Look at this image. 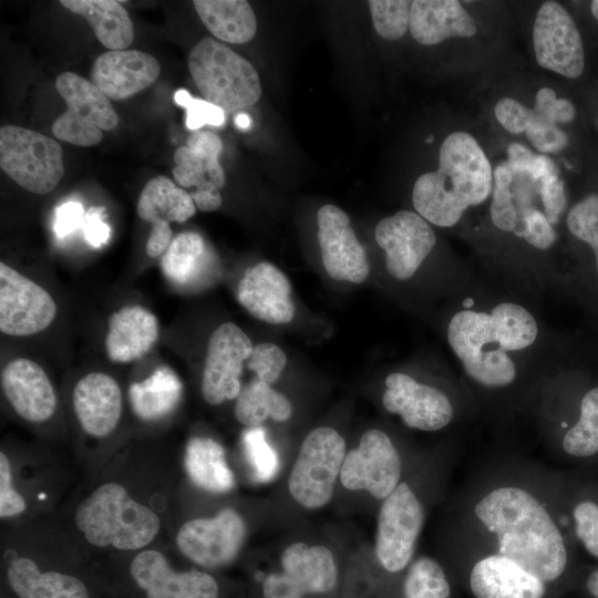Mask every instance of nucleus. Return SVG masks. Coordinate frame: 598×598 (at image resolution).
Wrapping results in <instances>:
<instances>
[{"label": "nucleus", "mask_w": 598, "mask_h": 598, "mask_svg": "<svg viewBox=\"0 0 598 598\" xmlns=\"http://www.w3.org/2000/svg\"><path fill=\"white\" fill-rule=\"evenodd\" d=\"M234 413L241 424L256 427L269 417L276 422L287 421L292 406L282 393L255 377L241 388Z\"/></svg>", "instance_id": "72a5a7b5"}, {"label": "nucleus", "mask_w": 598, "mask_h": 598, "mask_svg": "<svg viewBox=\"0 0 598 598\" xmlns=\"http://www.w3.org/2000/svg\"><path fill=\"white\" fill-rule=\"evenodd\" d=\"M403 592L405 598L414 596L448 598L451 587L439 563L430 557H420L412 563L406 573Z\"/></svg>", "instance_id": "4c0bfd02"}, {"label": "nucleus", "mask_w": 598, "mask_h": 598, "mask_svg": "<svg viewBox=\"0 0 598 598\" xmlns=\"http://www.w3.org/2000/svg\"><path fill=\"white\" fill-rule=\"evenodd\" d=\"M85 212L81 203L70 200L56 208L54 230L56 236L65 237L83 225Z\"/></svg>", "instance_id": "4d7b16f0"}, {"label": "nucleus", "mask_w": 598, "mask_h": 598, "mask_svg": "<svg viewBox=\"0 0 598 598\" xmlns=\"http://www.w3.org/2000/svg\"><path fill=\"white\" fill-rule=\"evenodd\" d=\"M249 337L234 322L218 326L209 337L200 390L212 405L237 399L244 362L252 351Z\"/></svg>", "instance_id": "dca6fc26"}, {"label": "nucleus", "mask_w": 598, "mask_h": 598, "mask_svg": "<svg viewBox=\"0 0 598 598\" xmlns=\"http://www.w3.org/2000/svg\"><path fill=\"white\" fill-rule=\"evenodd\" d=\"M6 584L14 598H95L79 575L43 569L29 557H16L6 568Z\"/></svg>", "instance_id": "393cba45"}, {"label": "nucleus", "mask_w": 598, "mask_h": 598, "mask_svg": "<svg viewBox=\"0 0 598 598\" xmlns=\"http://www.w3.org/2000/svg\"><path fill=\"white\" fill-rule=\"evenodd\" d=\"M537 63L568 79H577L585 68L580 33L568 11L556 1L544 2L533 27Z\"/></svg>", "instance_id": "ddd939ff"}, {"label": "nucleus", "mask_w": 598, "mask_h": 598, "mask_svg": "<svg viewBox=\"0 0 598 598\" xmlns=\"http://www.w3.org/2000/svg\"><path fill=\"white\" fill-rule=\"evenodd\" d=\"M2 391L18 415L44 422L55 412L58 400L45 371L25 358L9 361L1 370Z\"/></svg>", "instance_id": "4be33fe9"}, {"label": "nucleus", "mask_w": 598, "mask_h": 598, "mask_svg": "<svg viewBox=\"0 0 598 598\" xmlns=\"http://www.w3.org/2000/svg\"><path fill=\"white\" fill-rule=\"evenodd\" d=\"M25 501L13 488L11 466L7 455L0 453V516L12 517L23 513Z\"/></svg>", "instance_id": "864d4df0"}, {"label": "nucleus", "mask_w": 598, "mask_h": 598, "mask_svg": "<svg viewBox=\"0 0 598 598\" xmlns=\"http://www.w3.org/2000/svg\"><path fill=\"white\" fill-rule=\"evenodd\" d=\"M176 104L186 109V126L195 131L206 124L223 126L225 111L219 106L206 101L194 99L186 90H177L174 94Z\"/></svg>", "instance_id": "a18cd8bd"}, {"label": "nucleus", "mask_w": 598, "mask_h": 598, "mask_svg": "<svg viewBox=\"0 0 598 598\" xmlns=\"http://www.w3.org/2000/svg\"><path fill=\"white\" fill-rule=\"evenodd\" d=\"M476 598H543L545 582L499 554L480 559L471 570Z\"/></svg>", "instance_id": "a878e982"}, {"label": "nucleus", "mask_w": 598, "mask_h": 598, "mask_svg": "<svg viewBox=\"0 0 598 598\" xmlns=\"http://www.w3.org/2000/svg\"><path fill=\"white\" fill-rule=\"evenodd\" d=\"M68 110L102 131L116 127L118 115L110 99L92 82L73 72H63L55 81Z\"/></svg>", "instance_id": "7c9ffc66"}, {"label": "nucleus", "mask_w": 598, "mask_h": 598, "mask_svg": "<svg viewBox=\"0 0 598 598\" xmlns=\"http://www.w3.org/2000/svg\"><path fill=\"white\" fill-rule=\"evenodd\" d=\"M493 176L491 219L499 230L514 231L518 221V213L512 190L514 171L507 162L501 163L496 166Z\"/></svg>", "instance_id": "58836bf2"}, {"label": "nucleus", "mask_w": 598, "mask_h": 598, "mask_svg": "<svg viewBox=\"0 0 598 598\" xmlns=\"http://www.w3.org/2000/svg\"><path fill=\"white\" fill-rule=\"evenodd\" d=\"M318 241L327 274L334 280L362 283L370 275L365 251L341 208L324 205L317 213Z\"/></svg>", "instance_id": "a211bd4d"}, {"label": "nucleus", "mask_w": 598, "mask_h": 598, "mask_svg": "<svg viewBox=\"0 0 598 598\" xmlns=\"http://www.w3.org/2000/svg\"><path fill=\"white\" fill-rule=\"evenodd\" d=\"M534 113L550 123H569L576 117V109L567 99H557L553 89L544 86L538 90L533 107Z\"/></svg>", "instance_id": "de8ad7c7"}, {"label": "nucleus", "mask_w": 598, "mask_h": 598, "mask_svg": "<svg viewBox=\"0 0 598 598\" xmlns=\"http://www.w3.org/2000/svg\"><path fill=\"white\" fill-rule=\"evenodd\" d=\"M514 233L542 250L550 248L557 239L554 226L545 214L535 207H529L522 214Z\"/></svg>", "instance_id": "c03bdc74"}, {"label": "nucleus", "mask_w": 598, "mask_h": 598, "mask_svg": "<svg viewBox=\"0 0 598 598\" xmlns=\"http://www.w3.org/2000/svg\"><path fill=\"white\" fill-rule=\"evenodd\" d=\"M207 249L203 237L185 231L173 238L162 256L161 267L164 276L176 285H189L206 265Z\"/></svg>", "instance_id": "f704fd0d"}, {"label": "nucleus", "mask_w": 598, "mask_h": 598, "mask_svg": "<svg viewBox=\"0 0 598 598\" xmlns=\"http://www.w3.org/2000/svg\"><path fill=\"white\" fill-rule=\"evenodd\" d=\"M382 403L388 412L400 415L406 426L421 431L441 430L453 417L452 403L442 391L402 372L385 378Z\"/></svg>", "instance_id": "6ab92c4d"}, {"label": "nucleus", "mask_w": 598, "mask_h": 598, "mask_svg": "<svg viewBox=\"0 0 598 598\" xmlns=\"http://www.w3.org/2000/svg\"><path fill=\"white\" fill-rule=\"evenodd\" d=\"M494 113L499 124L512 134L526 132L535 117L533 109L511 97L501 99Z\"/></svg>", "instance_id": "3c124183"}, {"label": "nucleus", "mask_w": 598, "mask_h": 598, "mask_svg": "<svg viewBox=\"0 0 598 598\" xmlns=\"http://www.w3.org/2000/svg\"><path fill=\"white\" fill-rule=\"evenodd\" d=\"M287 276L276 266L261 261L248 268L237 287L238 302L256 319L289 323L296 313Z\"/></svg>", "instance_id": "412c9836"}, {"label": "nucleus", "mask_w": 598, "mask_h": 598, "mask_svg": "<svg viewBox=\"0 0 598 598\" xmlns=\"http://www.w3.org/2000/svg\"><path fill=\"white\" fill-rule=\"evenodd\" d=\"M409 29L413 39L424 45L470 38L477 32L474 19L456 0L412 1Z\"/></svg>", "instance_id": "bb28decb"}, {"label": "nucleus", "mask_w": 598, "mask_h": 598, "mask_svg": "<svg viewBox=\"0 0 598 598\" xmlns=\"http://www.w3.org/2000/svg\"><path fill=\"white\" fill-rule=\"evenodd\" d=\"M411 598H432V597L414 596V597H411Z\"/></svg>", "instance_id": "680f3d73"}, {"label": "nucleus", "mask_w": 598, "mask_h": 598, "mask_svg": "<svg viewBox=\"0 0 598 598\" xmlns=\"http://www.w3.org/2000/svg\"><path fill=\"white\" fill-rule=\"evenodd\" d=\"M400 477L398 450L385 432L372 429L346 454L339 478L347 489L365 491L374 498L384 499L400 484Z\"/></svg>", "instance_id": "f8f14e48"}, {"label": "nucleus", "mask_w": 598, "mask_h": 598, "mask_svg": "<svg viewBox=\"0 0 598 598\" xmlns=\"http://www.w3.org/2000/svg\"><path fill=\"white\" fill-rule=\"evenodd\" d=\"M185 468L194 484L210 492H227L235 485L223 446L209 437H192L185 452Z\"/></svg>", "instance_id": "473e14b6"}, {"label": "nucleus", "mask_w": 598, "mask_h": 598, "mask_svg": "<svg viewBox=\"0 0 598 598\" xmlns=\"http://www.w3.org/2000/svg\"><path fill=\"white\" fill-rule=\"evenodd\" d=\"M590 10L596 20H598V0H594L590 4Z\"/></svg>", "instance_id": "052dcab7"}, {"label": "nucleus", "mask_w": 598, "mask_h": 598, "mask_svg": "<svg viewBox=\"0 0 598 598\" xmlns=\"http://www.w3.org/2000/svg\"><path fill=\"white\" fill-rule=\"evenodd\" d=\"M576 534L587 551L598 558V504L585 501L574 509Z\"/></svg>", "instance_id": "8fccbe9b"}, {"label": "nucleus", "mask_w": 598, "mask_h": 598, "mask_svg": "<svg viewBox=\"0 0 598 598\" xmlns=\"http://www.w3.org/2000/svg\"><path fill=\"white\" fill-rule=\"evenodd\" d=\"M244 445L259 477L270 476L275 458H271L272 452L265 440L264 431L258 426L247 430L244 434Z\"/></svg>", "instance_id": "5fc2aeb1"}, {"label": "nucleus", "mask_w": 598, "mask_h": 598, "mask_svg": "<svg viewBox=\"0 0 598 598\" xmlns=\"http://www.w3.org/2000/svg\"><path fill=\"white\" fill-rule=\"evenodd\" d=\"M188 70L205 100L225 112L243 111L260 97L254 65L213 38L199 40L190 50Z\"/></svg>", "instance_id": "20e7f679"}, {"label": "nucleus", "mask_w": 598, "mask_h": 598, "mask_svg": "<svg viewBox=\"0 0 598 598\" xmlns=\"http://www.w3.org/2000/svg\"><path fill=\"white\" fill-rule=\"evenodd\" d=\"M539 196L544 206V214L548 221L556 225L566 208L565 183L559 178L558 172L539 181Z\"/></svg>", "instance_id": "603ef678"}, {"label": "nucleus", "mask_w": 598, "mask_h": 598, "mask_svg": "<svg viewBox=\"0 0 598 598\" xmlns=\"http://www.w3.org/2000/svg\"><path fill=\"white\" fill-rule=\"evenodd\" d=\"M374 237L385 252L388 272L399 280L413 277L436 243L429 223L411 210H399L381 219Z\"/></svg>", "instance_id": "f3484780"}, {"label": "nucleus", "mask_w": 598, "mask_h": 598, "mask_svg": "<svg viewBox=\"0 0 598 598\" xmlns=\"http://www.w3.org/2000/svg\"><path fill=\"white\" fill-rule=\"evenodd\" d=\"M60 144L33 130L0 128V166L19 186L38 195L53 190L64 175Z\"/></svg>", "instance_id": "423d86ee"}, {"label": "nucleus", "mask_w": 598, "mask_h": 598, "mask_svg": "<svg viewBox=\"0 0 598 598\" xmlns=\"http://www.w3.org/2000/svg\"><path fill=\"white\" fill-rule=\"evenodd\" d=\"M423 522L419 498L406 483H400L378 514L375 555L385 570L399 573L410 564Z\"/></svg>", "instance_id": "9d476101"}, {"label": "nucleus", "mask_w": 598, "mask_h": 598, "mask_svg": "<svg viewBox=\"0 0 598 598\" xmlns=\"http://www.w3.org/2000/svg\"><path fill=\"white\" fill-rule=\"evenodd\" d=\"M104 207H91L84 215L82 225L84 237L94 248H100L110 240L111 229L104 220Z\"/></svg>", "instance_id": "6e6d98bb"}, {"label": "nucleus", "mask_w": 598, "mask_h": 598, "mask_svg": "<svg viewBox=\"0 0 598 598\" xmlns=\"http://www.w3.org/2000/svg\"><path fill=\"white\" fill-rule=\"evenodd\" d=\"M525 133L529 143L542 153L559 152L568 143V136L563 130L536 114Z\"/></svg>", "instance_id": "09e8293b"}, {"label": "nucleus", "mask_w": 598, "mask_h": 598, "mask_svg": "<svg viewBox=\"0 0 598 598\" xmlns=\"http://www.w3.org/2000/svg\"><path fill=\"white\" fill-rule=\"evenodd\" d=\"M566 224L573 236L591 248L598 276V195L589 194L577 202L569 209Z\"/></svg>", "instance_id": "a19ab883"}, {"label": "nucleus", "mask_w": 598, "mask_h": 598, "mask_svg": "<svg viewBox=\"0 0 598 598\" xmlns=\"http://www.w3.org/2000/svg\"><path fill=\"white\" fill-rule=\"evenodd\" d=\"M286 364L287 357L283 350L271 342L255 346L247 360V368L256 374V378L270 385L280 378Z\"/></svg>", "instance_id": "37998d69"}, {"label": "nucleus", "mask_w": 598, "mask_h": 598, "mask_svg": "<svg viewBox=\"0 0 598 598\" xmlns=\"http://www.w3.org/2000/svg\"><path fill=\"white\" fill-rule=\"evenodd\" d=\"M281 570L266 575L264 598H306L326 595L338 585L339 569L332 551L321 545L293 543L280 557Z\"/></svg>", "instance_id": "6e6552de"}, {"label": "nucleus", "mask_w": 598, "mask_h": 598, "mask_svg": "<svg viewBox=\"0 0 598 598\" xmlns=\"http://www.w3.org/2000/svg\"><path fill=\"white\" fill-rule=\"evenodd\" d=\"M412 1L371 0L369 9L377 33L385 40L402 38L410 27Z\"/></svg>", "instance_id": "ea45409f"}, {"label": "nucleus", "mask_w": 598, "mask_h": 598, "mask_svg": "<svg viewBox=\"0 0 598 598\" xmlns=\"http://www.w3.org/2000/svg\"><path fill=\"white\" fill-rule=\"evenodd\" d=\"M183 384L168 367H159L146 379L134 382L128 389V399L134 413L142 420H158L178 404Z\"/></svg>", "instance_id": "2f4dec72"}, {"label": "nucleus", "mask_w": 598, "mask_h": 598, "mask_svg": "<svg viewBox=\"0 0 598 598\" xmlns=\"http://www.w3.org/2000/svg\"><path fill=\"white\" fill-rule=\"evenodd\" d=\"M158 338V321L142 306H127L113 312L109 319L105 350L115 363H130L141 359Z\"/></svg>", "instance_id": "cd10ccee"}, {"label": "nucleus", "mask_w": 598, "mask_h": 598, "mask_svg": "<svg viewBox=\"0 0 598 598\" xmlns=\"http://www.w3.org/2000/svg\"><path fill=\"white\" fill-rule=\"evenodd\" d=\"M563 447L575 457H589L598 452V386L582 396L579 419L566 432Z\"/></svg>", "instance_id": "e433bc0d"}, {"label": "nucleus", "mask_w": 598, "mask_h": 598, "mask_svg": "<svg viewBox=\"0 0 598 598\" xmlns=\"http://www.w3.org/2000/svg\"><path fill=\"white\" fill-rule=\"evenodd\" d=\"M194 8L208 31L230 43H246L257 31L254 10L245 0H195Z\"/></svg>", "instance_id": "c756f323"}, {"label": "nucleus", "mask_w": 598, "mask_h": 598, "mask_svg": "<svg viewBox=\"0 0 598 598\" xmlns=\"http://www.w3.org/2000/svg\"><path fill=\"white\" fill-rule=\"evenodd\" d=\"M138 216L152 224L146 241L148 257L163 255L173 240L171 223H185L196 213L190 193L171 178L158 175L143 187L137 200Z\"/></svg>", "instance_id": "aec40b11"}, {"label": "nucleus", "mask_w": 598, "mask_h": 598, "mask_svg": "<svg viewBox=\"0 0 598 598\" xmlns=\"http://www.w3.org/2000/svg\"><path fill=\"white\" fill-rule=\"evenodd\" d=\"M507 156V163L514 173H527L536 181L557 172L551 158L546 155H535L518 143H512L508 146Z\"/></svg>", "instance_id": "49530a36"}, {"label": "nucleus", "mask_w": 598, "mask_h": 598, "mask_svg": "<svg viewBox=\"0 0 598 598\" xmlns=\"http://www.w3.org/2000/svg\"><path fill=\"white\" fill-rule=\"evenodd\" d=\"M246 537L243 517L224 508L214 517L187 520L179 528L176 543L184 556L195 565L215 570L230 565Z\"/></svg>", "instance_id": "9b49d317"}, {"label": "nucleus", "mask_w": 598, "mask_h": 598, "mask_svg": "<svg viewBox=\"0 0 598 598\" xmlns=\"http://www.w3.org/2000/svg\"><path fill=\"white\" fill-rule=\"evenodd\" d=\"M55 137L76 146H93L103 138L102 130L68 110L51 126Z\"/></svg>", "instance_id": "79ce46f5"}, {"label": "nucleus", "mask_w": 598, "mask_h": 598, "mask_svg": "<svg viewBox=\"0 0 598 598\" xmlns=\"http://www.w3.org/2000/svg\"><path fill=\"white\" fill-rule=\"evenodd\" d=\"M161 65L153 55L138 50L102 53L91 69V81L110 99L125 100L153 84Z\"/></svg>", "instance_id": "5701e85b"}, {"label": "nucleus", "mask_w": 598, "mask_h": 598, "mask_svg": "<svg viewBox=\"0 0 598 598\" xmlns=\"http://www.w3.org/2000/svg\"><path fill=\"white\" fill-rule=\"evenodd\" d=\"M72 402L81 427L91 436L110 435L121 419V388L106 373L91 372L82 377L73 389Z\"/></svg>", "instance_id": "b1692460"}, {"label": "nucleus", "mask_w": 598, "mask_h": 598, "mask_svg": "<svg viewBox=\"0 0 598 598\" xmlns=\"http://www.w3.org/2000/svg\"><path fill=\"white\" fill-rule=\"evenodd\" d=\"M235 124L240 130H248L251 126V118L247 113L240 112L235 117Z\"/></svg>", "instance_id": "bf43d9fd"}, {"label": "nucleus", "mask_w": 598, "mask_h": 598, "mask_svg": "<svg viewBox=\"0 0 598 598\" xmlns=\"http://www.w3.org/2000/svg\"><path fill=\"white\" fill-rule=\"evenodd\" d=\"M493 187L491 164L476 140L457 131L442 143L439 168L414 183L412 203L420 216L439 227H452L471 206L484 203Z\"/></svg>", "instance_id": "f03ea898"}, {"label": "nucleus", "mask_w": 598, "mask_h": 598, "mask_svg": "<svg viewBox=\"0 0 598 598\" xmlns=\"http://www.w3.org/2000/svg\"><path fill=\"white\" fill-rule=\"evenodd\" d=\"M448 343L467 375L488 388L514 382L516 365L498 344L489 313L464 309L447 326Z\"/></svg>", "instance_id": "39448f33"}, {"label": "nucleus", "mask_w": 598, "mask_h": 598, "mask_svg": "<svg viewBox=\"0 0 598 598\" xmlns=\"http://www.w3.org/2000/svg\"><path fill=\"white\" fill-rule=\"evenodd\" d=\"M347 454L344 439L333 429L321 426L303 439L288 478L291 497L302 507L327 505Z\"/></svg>", "instance_id": "0eeeda50"}, {"label": "nucleus", "mask_w": 598, "mask_h": 598, "mask_svg": "<svg viewBox=\"0 0 598 598\" xmlns=\"http://www.w3.org/2000/svg\"><path fill=\"white\" fill-rule=\"evenodd\" d=\"M60 4L72 13L83 17L97 40L107 49L124 50L133 42V22L118 1L61 0Z\"/></svg>", "instance_id": "c85d7f7f"}, {"label": "nucleus", "mask_w": 598, "mask_h": 598, "mask_svg": "<svg viewBox=\"0 0 598 598\" xmlns=\"http://www.w3.org/2000/svg\"><path fill=\"white\" fill-rule=\"evenodd\" d=\"M221 140L213 132L196 131L185 146L174 153V179L183 188L195 187L190 196L202 212H213L223 203L219 189L225 185V173L218 157Z\"/></svg>", "instance_id": "2eb2a0df"}, {"label": "nucleus", "mask_w": 598, "mask_h": 598, "mask_svg": "<svg viewBox=\"0 0 598 598\" xmlns=\"http://www.w3.org/2000/svg\"><path fill=\"white\" fill-rule=\"evenodd\" d=\"M482 525L496 537L498 554L542 581L558 579L567 566V550L554 519L524 488L503 486L475 506Z\"/></svg>", "instance_id": "f257e3e1"}, {"label": "nucleus", "mask_w": 598, "mask_h": 598, "mask_svg": "<svg viewBox=\"0 0 598 598\" xmlns=\"http://www.w3.org/2000/svg\"><path fill=\"white\" fill-rule=\"evenodd\" d=\"M74 520L90 544L120 550L148 545L161 527L154 511L134 501L124 486L114 482L102 484L84 498Z\"/></svg>", "instance_id": "7ed1b4c3"}, {"label": "nucleus", "mask_w": 598, "mask_h": 598, "mask_svg": "<svg viewBox=\"0 0 598 598\" xmlns=\"http://www.w3.org/2000/svg\"><path fill=\"white\" fill-rule=\"evenodd\" d=\"M56 316V303L40 285L4 262L0 264V330L27 337L45 330Z\"/></svg>", "instance_id": "4468645a"}, {"label": "nucleus", "mask_w": 598, "mask_h": 598, "mask_svg": "<svg viewBox=\"0 0 598 598\" xmlns=\"http://www.w3.org/2000/svg\"><path fill=\"white\" fill-rule=\"evenodd\" d=\"M586 587L591 596L598 598V569L589 575L586 581Z\"/></svg>", "instance_id": "13d9d810"}, {"label": "nucleus", "mask_w": 598, "mask_h": 598, "mask_svg": "<svg viewBox=\"0 0 598 598\" xmlns=\"http://www.w3.org/2000/svg\"><path fill=\"white\" fill-rule=\"evenodd\" d=\"M126 575L132 598H220L219 582L209 573L177 570L155 549L138 553Z\"/></svg>", "instance_id": "1a4fd4ad"}, {"label": "nucleus", "mask_w": 598, "mask_h": 598, "mask_svg": "<svg viewBox=\"0 0 598 598\" xmlns=\"http://www.w3.org/2000/svg\"><path fill=\"white\" fill-rule=\"evenodd\" d=\"M489 316L495 338L506 352L524 350L535 342L538 326L523 306L502 302L492 309Z\"/></svg>", "instance_id": "c9c22d12"}]
</instances>
